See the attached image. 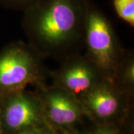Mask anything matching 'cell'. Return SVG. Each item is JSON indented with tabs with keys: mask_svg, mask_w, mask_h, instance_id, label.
<instances>
[{
	"mask_svg": "<svg viewBox=\"0 0 134 134\" xmlns=\"http://www.w3.org/2000/svg\"><path fill=\"white\" fill-rule=\"evenodd\" d=\"M92 0H42L23 11L29 45L43 58L62 62L84 48L87 11Z\"/></svg>",
	"mask_w": 134,
	"mask_h": 134,
	"instance_id": "6da1fadb",
	"label": "cell"
},
{
	"mask_svg": "<svg viewBox=\"0 0 134 134\" xmlns=\"http://www.w3.org/2000/svg\"><path fill=\"white\" fill-rule=\"evenodd\" d=\"M43 59L28 43L18 40L0 51V97L46 84L48 73Z\"/></svg>",
	"mask_w": 134,
	"mask_h": 134,
	"instance_id": "7a4b0ae2",
	"label": "cell"
},
{
	"mask_svg": "<svg viewBox=\"0 0 134 134\" xmlns=\"http://www.w3.org/2000/svg\"><path fill=\"white\" fill-rule=\"evenodd\" d=\"M83 49L86 57L110 79L125 52L111 21L93 0L86 15Z\"/></svg>",
	"mask_w": 134,
	"mask_h": 134,
	"instance_id": "3957f363",
	"label": "cell"
},
{
	"mask_svg": "<svg viewBox=\"0 0 134 134\" xmlns=\"http://www.w3.org/2000/svg\"><path fill=\"white\" fill-rule=\"evenodd\" d=\"M133 99L105 78L79 98L87 118L95 125H134Z\"/></svg>",
	"mask_w": 134,
	"mask_h": 134,
	"instance_id": "277c9868",
	"label": "cell"
},
{
	"mask_svg": "<svg viewBox=\"0 0 134 134\" xmlns=\"http://www.w3.org/2000/svg\"><path fill=\"white\" fill-rule=\"evenodd\" d=\"M46 125L58 134H83L92 124L79 99L63 89L43 84L35 87Z\"/></svg>",
	"mask_w": 134,
	"mask_h": 134,
	"instance_id": "5b68a950",
	"label": "cell"
},
{
	"mask_svg": "<svg viewBox=\"0 0 134 134\" xmlns=\"http://www.w3.org/2000/svg\"><path fill=\"white\" fill-rule=\"evenodd\" d=\"M0 121L3 134L46 125L39 98L26 89L0 97Z\"/></svg>",
	"mask_w": 134,
	"mask_h": 134,
	"instance_id": "8992f818",
	"label": "cell"
},
{
	"mask_svg": "<svg viewBox=\"0 0 134 134\" xmlns=\"http://www.w3.org/2000/svg\"><path fill=\"white\" fill-rule=\"evenodd\" d=\"M52 84L60 87L79 99L83 95L107 78L84 54H77L60 62L55 70L49 71Z\"/></svg>",
	"mask_w": 134,
	"mask_h": 134,
	"instance_id": "52a82bcc",
	"label": "cell"
},
{
	"mask_svg": "<svg viewBox=\"0 0 134 134\" xmlns=\"http://www.w3.org/2000/svg\"><path fill=\"white\" fill-rule=\"evenodd\" d=\"M112 80L122 90L134 97V54L125 49L124 55L115 69Z\"/></svg>",
	"mask_w": 134,
	"mask_h": 134,
	"instance_id": "ba28073f",
	"label": "cell"
},
{
	"mask_svg": "<svg viewBox=\"0 0 134 134\" xmlns=\"http://www.w3.org/2000/svg\"><path fill=\"white\" fill-rule=\"evenodd\" d=\"M117 16L132 28L134 27V0H113Z\"/></svg>",
	"mask_w": 134,
	"mask_h": 134,
	"instance_id": "9c48e42d",
	"label": "cell"
},
{
	"mask_svg": "<svg viewBox=\"0 0 134 134\" xmlns=\"http://www.w3.org/2000/svg\"><path fill=\"white\" fill-rule=\"evenodd\" d=\"M83 134H134V125L92 124Z\"/></svg>",
	"mask_w": 134,
	"mask_h": 134,
	"instance_id": "30bf717a",
	"label": "cell"
},
{
	"mask_svg": "<svg viewBox=\"0 0 134 134\" xmlns=\"http://www.w3.org/2000/svg\"><path fill=\"white\" fill-rule=\"evenodd\" d=\"M42 0H0V6L3 8L23 12Z\"/></svg>",
	"mask_w": 134,
	"mask_h": 134,
	"instance_id": "8fae6325",
	"label": "cell"
},
{
	"mask_svg": "<svg viewBox=\"0 0 134 134\" xmlns=\"http://www.w3.org/2000/svg\"><path fill=\"white\" fill-rule=\"evenodd\" d=\"M17 134H58L53 130H52L48 125H44L41 127H34L31 129L26 130Z\"/></svg>",
	"mask_w": 134,
	"mask_h": 134,
	"instance_id": "7c38bea8",
	"label": "cell"
},
{
	"mask_svg": "<svg viewBox=\"0 0 134 134\" xmlns=\"http://www.w3.org/2000/svg\"><path fill=\"white\" fill-rule=\"evenodd\" d=\"M0 134H3V130H2V127L1 124V121H0Z\"/></svg>",
	"mask_w": 134,
	"mask_h": 134,
	"instance_id": "4fadbf2b",
	"label": "cell"
},
{
	"mask_svg": "<svg viewBox=\"0 0 134 134\" xmlns=\"http://www.w3.org/2000/svg\"><path fill=\"white\" fill-rule=\"evenodd\" d=\"M68 134H77V133H68Z\"/></svg>",
	"mask_w": 134,
	"mask_h": 134,
	"instance_id": "5bb4252c",
	"label": "cell"
}]
</instances>
